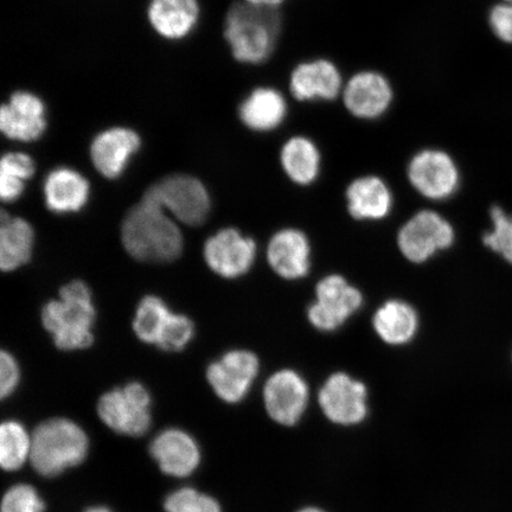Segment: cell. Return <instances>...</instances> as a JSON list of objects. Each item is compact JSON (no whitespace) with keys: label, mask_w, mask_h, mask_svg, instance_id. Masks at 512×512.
<instances>
[{"label":"cell","mask_w":512,"mask_h":512,"mask_svg":"<svg viewBox=\"0 0 512 512\" xmlns=\"http://www.w3.org/2000/svg\"><path fill=\"white\" fill-rule=\"evenodd\" d=\"M121 236L128 254L139 261L170 262L183 251V236L177 224L145 196L128 211Z\"/></svg>","instance_id":"obj_1"},{"label":"cell","mask_w":512,"mask_h":512,"mask_svg":"<svg viewBox=\"0 0 512 512\" xmlns=\"http://www.w3.org/2000/svg\"><path fill=\"white\" fill-rule=\"evenodd\" d=\"M283 19L279 9L236 2L224 22L226 37L236 60L248 64L266 62L274 53Z\"/></svg>","instance_id":"obj_2"},{"label":"cell","mask_w":512,"mask_h":512,"mask_svg":"<svg viewBox=\"0 0 512 512\" xmlns=\"http://www.w3.org/2000/svg\"><path fill=\"white\" fill-rule=\"evenodd\" d=\"M95 316L91 290L75 280L61 288L59 300H51L43 307L42 322L57 348L82 350L94 341Z\"/></svg>","instance_id":"obj_3"},{"label":"cell","mask_w":512,"mask_h":512,"mask_svg":"<svg viewBox=\"0 0 512 512\" xmlns=\"http://www.w3.org/2000/svg\"><path fill=\"white\" fill-rule=\"evenodd\" d=\"M30 462L44 477H56L86 459L89 441L74 421L51 419L36 427L31 435Z\"/></svg>","instance_id":"obj_4"},{"label":"cell","mask_w":512,"mask_h":512,"mask_svg":"<svg viewBox=\"0 0 512 512\" xmlns=\"http://www.w3.org/2000/svg\"><path fill=\"white\" fill-rule=\"evenodd\" d=\"M100 419L112 431L140 437L151 426V398L143 384L132 382L101 396Z\"/></svg>","instance_id":"obj_5"},{"label":"cell","mask_w":512,"mask_h":512,"mask_svg":"<svg viewBox=\"0 0 512 512\" xmlns=\"http://www.w3.org/2000/svg\"><path fill=\"white\" fill-rule=\"evenodd\" d=\"M144 196L188 226H200L210 211L207 189L197 178L188 175L166 177L147 189Z\"/></svg>","instance_id":"obj_6"},{"label":"cell","mask_w":512,"mask_h":512,"mask_svg":"<svg viewBox=\"0 0 512 512\" xmlns=\"http://www.w3.org/2000/svg\"><path fill=\"white\" fill-rule=\"evenodd\" d=\"M316 302L307 317L320 331H335L347 322L363 304L362 293L341 275H328L316 287Z\"/></svg>","instance_id":"obj_7"},{"label":"cell","mask_w":512,"mask_h":512,"mask_svg":"<svg viewBox=\"0 0 512 512\" xmlns=\"http://www.w3.org/2000/svg\"><path fill=\"white\" fill-rule=\"evenodd\" d=\"M454 238V229L443 216L432 210H421L401 228L398 243L406 259L422 264L450 248Z\"/></svg>","instance_id":"obj_8"},{"label":"cell","mask_w":512,"mask_h":512,"mask_svg":"<svg viewBox=\"0 0 512 512\" xmlns=\"http://www.w3.org/2000/svg\"><path fill=\"white\" fill-rule=\"evenodd\" d=\"M407 175L412 187L428 200H447L459 188L458 166L445 151H419L409 162Z\"/></svg>","instance_id":"obj_9"},{"label":"cell","mask_w":512,"mask_h":512,"mask_svg":"<svg viewBox=\"0 0 512 512\" xmlns=\"http://www.w3.org/2000/svg\"><path fill=\"white\" fill-rule=\"evenodd\" d=\"M325 418L339 426L360 425L368 415V390L344 373L331 375L318 393Z\"/></svg>","instance_id":"obj_10"},{"label":"cell","mask_w":512,"mask_h":512,"mask_svg":"<svg viewBox=\"0 0 512 512\" xmlns=\"http://www.w3.org/2000/svg\"><path fill=\"white\" fill-rule=\"evenodd\" d=\"M258 374L259 360L253 352L233 350L210 364L207 379L221 400L238 403L246 398Z\"/></svg>","instance_id":"obj_11"},{"label":"cell","mask_w":512,"mask_h":512,"mask_svg":"<svg viewBox=\"0 0 512 512\" xmlns=\"http://www.w3.org/2000/svg\"><path fill=\"white\" fill-rule=\"evenodd\" d=\"M309 400V387L294 370L278 371L268 379L264 388L266 411L281 426L297 425L303 418Z\"/></svg>","instance_id":"obj_12"},{"label":"cell","mask_w":512,"mask_h":512,"mask_svg":"<svg viewBox=\"0 0 512 512\" xmlns=\"http://www.w3.org/2000/svg\"><path fill=\"white\" fill-rule=\"evenodd\" d=\"M342 96L351 115L362 120H375L392 106L394 92L386 76L374 70H363L344 83Z\"/></svg>","instance_id":"obj_13"},{"label":"cell","mask_w":512,"mask_h":512,"mask_svg":"<svg viewBox=\"0 0 512 512\" xmlns=\"http://www.w3.org/2000/svg\"><path fill=\"white\" fill-rule=\"evenodd\" d=\"M256 256L253 239L239 230L227 228L211 236L204 245V259L216 274L223 278L242 277L251 270Z\"/></svg>","instance_id":"obj_14"},{"label":"cell","mask_w":512,"mask_h":512,"mask_svg":"<svg viewBox=\"0 0 512 512\" xmlns=\"http://www.w3.org/2000/svg\"><path fill=\"white\" fill-rule=\"evenodd\" d=\"M150 452L165 475L189 477L201 463L200 447L190 434L169 428L153 439Z\"/></svg>","instance_id":"obj_15"},{"label":"cell","mask_w":512,"mask_h":512,"mask_svg":"<svg viewBox=\"0 0 512 512\" xmlns=\"http://www.w3.org/2000/svg\"><path fill=\"white\" fill-rule=\"evenodd\" d=\"M46 108L38 96L17 92L0 110V130L5 137L19 142H34L47 128Z\"/></svg>","instance_id":"obj_16"},{"label":"cell","mask_w":512,"mask_h":512,"mask_svg":"<svg viewBox=\"0 0 512 512\" xmlns=\"http://www.w3.org/2000/svg\"><path fill=\"white\" fill-rule=\"evenodd\" d=\"M343 88L342 74L336 64L324 59L298 64L290 78V91L299 101L335 100Z\"/></svg>","instance_id":"obj_17"},{"label":"cell","mask_w":512,"mask_h":512,"mask_svg":"<svg viewBox=\"0 0 512 512\" xmlns=\"http://www.w3.org/2000/svg\"><path fill=\"white\" fill-rule=\"evenodd\" d=\"M309 239L298 229H283L273 236L267 248L268 264L286 280L306 277L311 267Z\"/></svg>","instance_id":"obj_18"},{"label":"cell","mask_w":512,"mask_h":512,"mask_svg":"<svg viewBox=\"0 0 512 512\" xmlns=\"http://www.w3.org/2000/svg\"><path fill=\"white\" fill-rule=\"evenodd\" d=\"M139 147L140 138L136 132L123 127L111 128L94 139L92 162L102 176L118 178Z\"/></svg>","instance_id":"obj_19"},{"label":"cell","mask_w":512,"mask_h":512,"mask_svg":"<svg viewBox=\"0 0 512 512\" xmlns=\"http://www.w3.org/2000/svg\"><path fill=\"white\" fill-rule=\"evenodd\" d=\"M347 203L354 219L377 221L389 215L393 207V195L380 177L364 176L349 185Z\"/></svg>","instance_id":"obj_20"},{"label":"cell","mask_w":512,"mask_h":512,"mask_svg":"<svg viewBox=\"0 0 512 512\" xmlns=\"http://www.w3.org/2000/svg\"><path fill=\"white\" fill-rule=\"evenodd\" d=\"M43 190L48 209L56 214L80 211L86 206L89 197L87 179L68 168L50 172Z\"/></svg>","instance_id":"obj_21"},{"label":"cell","mask_w":512,"mask_h":512,"mask_svg":"<svg viewBox=\"0 0 512 512\" xmlns=\"http://www.w3.org/2000/svg\"><path fill=\"white\" fill-rule=\"evenodd\" d=\"M243 124L256 132H270L284 123L287 102L284 95L270 87L256 88L239 110Z\"/></svg>","instance_id":"obj_22"},{"label":"cell","mask_w":512,"mask_h":512,"mask_svg":"<svg viewBox=\"0 0 512 512\" xmlns=\"http://www.w3.org/2000/svg\"><path fill=\"white\" fill-rule=\"evenodd\" d=\"M200 16L197 0H152L149 19L152 27L169 40L190 34Z\"/></svg>","instance_id":"obj_23"},{"label":"cell","mask_w":512,"mask_h":512,"mask_svg":"<svg viewBox=\"0 0 512 512\" xmlns=\"http://www.w3.org/2000/svg\"><path fill=\"white\" fill-rule=\"evenodd\" d=\"M373 325L383 342L389 345L407 344L418 332V313L401 300H389L376 311Z\"/></svg>","instance_id":"obj_24"},{"label":"cell","mask_w":512,"mask_h":512,"mask_svg":"<svg viewBox=\"0 0 512 512\" xmlns=\"http://www.w3.org/2000/svg\"><path fill=\"white\" fill-rule=\"evenodd\" d=\"M280 163L293 183L310 185L316 181L322 166V156L313 140L304 136L288 139L280 151Z\"/></svg>","instance_id":"obj_25"},{"label":"cell","mask_w":512,"mask_h":512,"mask_svg":"<svg viewBox=\"0 0 512 512\" xmlns=\"http://www.w3.org/2000/svg\"><path fill=\"white\" fill-rule=\"evenodd\" d=\"M34 247V230L21 217L3 211L0 228V267L5 272L17 270L30 260Z\"/></svg>","instance_id":"obj_26"},{"label":"cell","mask_w":512,"mask_h":512,"mask_svg":"<svg viewBox=\"0 0 512 512\" xmlns=\"http://www.w3.org/2000/svg\"><path fill=\"white\" fill-rule=\"evenodd\" d=\"M32 439L22 424L6 421L0 427V465L5 471L22 469L31 456Z\"/></svg>","instance_id":"obj_27"},{"label":"cell","mask_w":512,"mask_h":512,"mask_svg":"<svg viewBox=\"0 0 512 512\" xmlns=\"http://www.w3.org/2000/svg\"><path fill=\"white\" fill-rule=\"evenodd\" d=\"M35 174V164L25 153H6L0 162V196L4 202L18 200L24 191V181Z\"/></svg>","instance_id":"obj_28"},{"label":"cell","mask_w":512,"mask_h":512,"mask_svg":"<svg viewBox=\"0 0 512 512\" xmlns=\"http://www.w3.org/2000/svg\"><path fill=\"white\" fill-rule=\"evenodd\" d=\"M171 313L162 299L155 296L145 297L133 320V329L140 341L157 345Z\"/></svg>","instance_id":"obj_29"},{"label":"cell","mask_w":512,"mask_h":512,"mask_svg":"<svg viewBox=\"0 0 512 512\" xmlns=\"http://www.w3.org/2000/svg\"><path fill=\"white\" fill-rule=\"evenodd\" d=\"M492 229L483 236L484 245L512 265V215L501 207L490 210Z\"/></svg>","instance_id":"obj_30"},{"label":"cell","mask_w":512,"mask_h":512,"mask_svg":"<svg viewBox=\"0 0 512 512\" xmlns=\"http://www.w3.org/2000/svg\"><path fill=\"white\" fill-rule=\"evenodd\" d=\"M166 512H222L215 498L201 494L192 488H182L172 492L165 499Z\"/></svg>","instance_id":"obj_31"},{"label":"cell","mask_w":512,"mask_h":512,"mask_svg":"<svg viewBox=\"0 0 512 512\" xmlns=\"http://www.w3.org/2000/svg\"><path fill=\"white\" fill-rule=\"evenodd\" d=\"M194 334V323L187 316L171 313L157 345L164 351H182Z\"/></svg>","instance_id":"obj_32"},{"label":"cell","mask_w":512,"mask_h":512,"mask_svg":"<svg viewBox=\"0 0 512 512\" xmlns=\"http://www.w3.org/2000/svg\"><path fill=\"white\" fill-rule=\"evenodd\" d=\"M46 505L29 484H17L5 492L2 512H44Z\"/></svg>","instance_id":"obj_33"},{"label":"cell","mask_w":512,"mask_h":512,"mask_svg":"<svg viewBox=\"0 0 512 512\" xmlns=\"http://www.w3.org/2000/svg\"><path fill=\"white\" fill-rule=\"evenodd\" d=\"M18 383V364L9 352L2 351V356H0V395H2V399H6L14 393Z\"/></svg>","instance_id":"obj_34"},{"label":"cell","mask_w":512,"mask_h":512,"mask_svg":"<svg viewBox=\"0 0 512 512\" xmlns=\"http://www.w3.org/2000/svg\"><path fill=\"white\" fill-rule=\"evenodd\" d=\"M490 25L499 40L512 43V2L491 10Z\"/></svg>","instance_id":"obj_35"},{"label":"cell","mask_w":512,"mask_h":512,"mask_svg":"<svg viewBox=\"0 0 512 512\" xmlns=\"http://www.w3.org/2000/svg\"><path fill=\"white\" fill-rule=\"evenodd\" d=\"M245 2L265 6V8L279 9V6L283 4L285 0H245Z\"/></svg>","instance_id":"obj_36"},{"label":"cell","mask_w":512,"mask_h":512,"mask_svg":"<svg viewBox=\"0 0 512 512\" xmlns=\"http://www.w3.org/2000/svg\"><path fill=\"white\" fill-rule=\"evenodd\" d=\"M297 512H326V511L323 509L317 508V507H306V508L298 510Z\"/></svg>","instance_id":"obj_37"},{"label":"cell","mask_w":512,"mask_h":512,"mask_svg":"<svg viewBox=\"0 0 512 512\" xmlns=\"http://www.w3.org/2000/svg\"><path fill=\"white\" fill-rule=\"evenodd\" d=\"M85 512H112V511L105 507H92V508L87 509Z\"/></svg>","instance_id":"obj_38"},{"label":"cell","mask_w":512,"mask_h":512,"mask_svg":"<svg viewBox=\"0 0 512 512\" xmlns=\"http://www.w3.org/2000/svg\"><path fill=\"white\" fill-rule=\"evenodd\" d=\"M507 2H512V0H507Z\"/></svg>","instance_id":"obj_39"}]
</instances>
